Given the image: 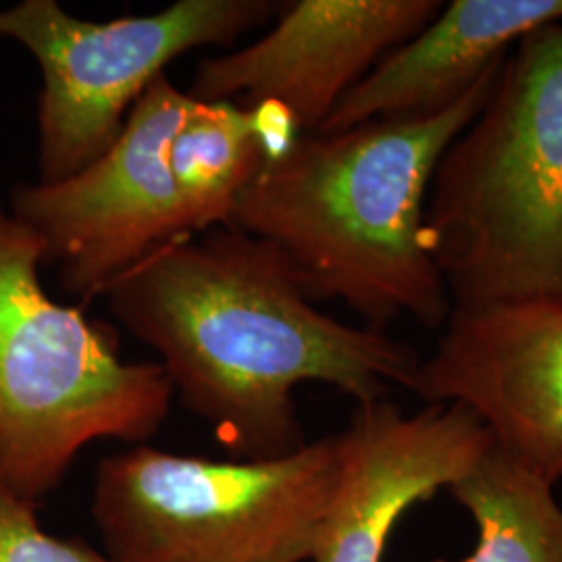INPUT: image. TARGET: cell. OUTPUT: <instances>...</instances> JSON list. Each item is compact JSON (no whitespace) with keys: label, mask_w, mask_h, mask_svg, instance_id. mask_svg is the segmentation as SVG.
<instances>
[{"label":"cell","mask_w":562,"mask_h":562,"mask_svg":"<svg viewBox=\"0 0 562 562\" xmlns=\"http://www.w3.org/2000/svg\"><path fill=\"white\" fill-rule=\"evenodd\" d=\"M425 244L452 306L562 299V21L513 46L443 150Z\"/></svg>","instance_id":"3"},{"label":"cell","mask_w":562,"mask_h":562,"mask_svg":"<svg viewBox=\"0 0 562 562\" xmlns=\"http://www.w3.org/2000/svg\"><path fill=\"white\" fill-rule=\"evenodd\" d=\"M411 392L467 408L504 454L561 483L562 299L452 306Z\"/></svg>","instance_id":"8"},{"label":"cell","mask_w":562,"mask_h":562,"mask_svg":"<svg viewBox=\"0 0 562 562\" xmlns=\"http://www.w3.org/2000/svg\"><path fill=\"white\" fill-rule=\"evenodd\" d=\"M492 446L459 404H427L415 415L385 401L357 406L336 436V477L311 561L382 562L402 515L450 490Z\"/></svg>","instance_id":"10"},{"label":"cell","mask_w":562,"mask_h":562,"mask_svg":"<svg viewBox=\"0 0 562 562\" xmlns=\"http://www.w3.org/2000/svg\"><path fill=\"white\" fill-rule=\"evenodd\" d=\"M448 492L477 527L475 550L457 562H562L554 485L496 446Z\"/></svg>","instance_id":"13"},{"label":"cell","mask_w":562,"mask_h":562,"mask_svg":"<svg viewBox=\"0 0 562 562\" xmlns=\"http://www.w3.org/2000/svg\"><path fill=\"white\" fill-rule=\"evenodd\" d=\"M302 136L276 102L194 101L169 162L192 234L229 225L241 192Z\"/></svg>","instance_id":"12"},{"label":"cell","mask_w":562,"mask_h":562,"mask_svg":"<svg viewBox=\"0 0 562 562\" xmlns=\"http://www.w3.org/2000/svg\"><path fill=\"white\" fill-rule=\"evenodd\" d=\"M503 63L442 113L302 134L241 192L227 227L278 248L308 301H341L378 329L401 317L442 329L452 301L425 244L427 196Z\"/></svg>","instance_id":"2"},{"label":"cell","mask_w":562,"mask_h":562,"mask_svg":"<svg viewBox=\"0 0 562 562\" xmlns=\"http://www.w3.org/2000/svg\"><path fill=\"white\" fill-rule=\"evenodd\" d=\"M115 319L161 357L181 402L238 461L304 446L294 390L325 383L362 404L411 392L417 348L308 301L280 250L236 227L169 244L113 281Z\"/></svg>","instance_id":"1"},{"label":"cell","mask_w":562,"mask_h":562,"mask_svg":"<svg viewBox=\"0 0 562 562\" xmlns=\"http://www.w3.org/2000/svg\"><path fill=\"white\" fill-rule=\"evenodd\" d=\"M167 76L134 104L120 138L80 173L20 183L9 209L44 244L65 292L90 301L169 244L192 238L169 148L194 106Z\"/></svg>","instance_id":"7"},{"label":"cell","mask_w":562,"mask_h":562,"mask_svg":"<svg viewBox=\"0 0 562 562\" xmlns=\"http://www.w3.org/2000/svg\"><path fill=\"white\" fill-rule=\"evenodd\" d=\"M280 9L271 0H180L155 15L111 21L74 18L55 0L2 9L0 38L20 42L41 67L38 183L101 159L169 63L232 46Z\"/></svg>","instance_id":"6"},{"label":"cell","mask_w":562,"mask_h":562,"mask_svg":"<svg viewBox=\"0 0 562 562\" xmlns=\"http://www.w3.org/2000/svg\"><path fill=\"white\" fill-rule=\"evenodd\" d=\"M0 562H117L78 540L42 529L36 504L0 494Z\"/></svg>","instance_id":"14"},{"label":"cell","mask_w":562,"mask_h":562,"mask_svg":"<svg viewBox=\"0 0 562 562\" xmlns=\"http://www.w3.org/2000/svg\"><path fill=\"white\" fill-rule=\"evenodd\" d=\"M336 462V436L262 461L138 443L102 459L92 517L117 562L311 561Z\"/></svg>","instance_id":"5"},{"label":"cell","mask_w":562,"mask_h":562,"mask_svg":"<svg viewBox=\"0 0 562 562\" xmlns=\"http://www.w3.org/2000/svg\"><path fill=\"white\" fill-rule=\"evenodd\" d=\"M44 244L0 201V494L38 504L90 443L150 440L173 387L159 362H130L120 334L53 301Z\"/></svg>","instance_id":"4"},{"label":"cell","mask_w":562,"mask_h":562,"mask_svg":"<svg viewBox=\"0 0 562 562\" xmlns=\"http://www.w3.org/2000/svg\"><path fill=\"white\" fill-rule=\"evenodd\" d=\"M562 0H454L357 83L319 127L334 134L390 117L442 113L527 34L561 23Z\"/></svg>","instance_id":"11"},{"label":"cell","mask_w":562,"mask_h":562,"mask_svg":"<svg viewBox=\"0 0 562 562\" xmlns=\"http://www.w3.org/2000/svg\"><path fill=\"white\" fill-rule=\"evenodd\" d=\"M255 44L204 59L190 94L276 102L301 134L319 132L341 99L442 11V0H296Z\"/></svg>","instance_id":"9"}]
</instances>
